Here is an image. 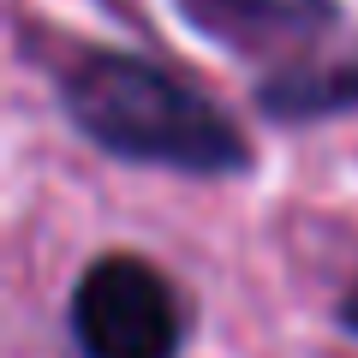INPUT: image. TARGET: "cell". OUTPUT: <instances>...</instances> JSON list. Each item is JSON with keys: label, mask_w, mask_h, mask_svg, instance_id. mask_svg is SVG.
Returning a JSON list of instances; mask_svg holds the SVG:
<instances>
[{"label": "cell", "mask_w": 358, "mask_h": 358, "mask_svg": "<svg viewBox=\"0 0 358 358\" xmlns=\"http://www.w3.org/2000/svg\"><path fill=\"white\" fill-rule=\"evenodd\" d=\"M60 102L96 150L173 173H239L251 162L239 126L197 84L126 48H90L60 72Z\"/></svg>", "instance_id": "1"}, {"label": "cell", "mask_w": 358, "mask_h": 358, "mask_svg": "<svg viewBox=\"0 0 358 358\" xmlns=\"http://www.w3.org/2000/svg\"><path fill=\"white\" fill-rule=\"evenodd\" d=\"M72 341L84 358H179L185 310L155 263L108 251L72 287Z\"/></svg>", "instance_id": "2"}, {"label": "cell", "mask_w": 358, "mask_h": 358, "mask_svg": "<svg viewBox=\"0 0 358 358\" xmlns=\"http://www.w3.org/2000/svg\"><path fill=\"white\" fill-rule=\"evenodd\" d=\"M179 18L227 54H287L334 30V0H173Z\"/></svg>", "instance_id": "3"}, {"label": "cell", "mask_w": 358, "mask_h": 358, "mask_svg": "<svg viewBox=\"0 0 358 358\" xmlns=\"http://www.w3.org/2000/svg\"><path fill=\"white\" fill-rule=\"evenodd\" d=\"M341 322L358 334V293H346V305H341Z\"/></svg>", "instance_id": "4"}]
</instances>
